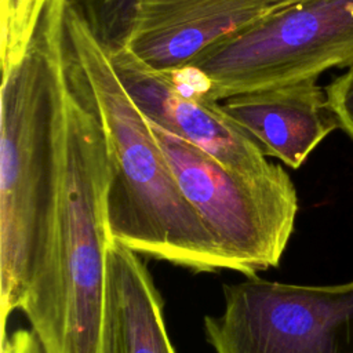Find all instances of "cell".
<instances>
[{
    "label": "cell",
    "mask_w": 353,
    "mask_h": 353,
    "mask_svg": "<svg viewBox=\"0 0 353 353\" xmlns=\"http://www.w3.org/2000/svg\"><path fill=\"white\" fill-rule=\"evenodd\" d=\"M54 92L52 199L21 310L46 353H119L109 277L108 143L65 12L48 11Z\"/></svg>",
    "instance_id": "6da1fadb"
},
{
    "label": "cell",
    "mask_w": 353,
    "mask_h": 353,
    "mask_svg": "<svg viewBox=\"0 0 353 353\" xmlns=\"http://www.w3.org/2000/svg\"><path fill=\"white\" fill-rule=\"evenodd\" d=\"M65 26L106 137L105 210L112 240L196 273L233 272L215 236L185 197L149 120L120 80L110 51L90 28L77 0H66Z\"/></svg>",
    "instance_id": "7a4b0ae2"
},
{
    "label": "cell",
    "mask_w": 353,
    "mask_h": 353,
    "mask_svg": "<svg viewBox=\"0 0 353 353\" xmlns=\"http://www.w3.org/2000/svg\"><path fill=\"white\" fill-rule=\"evenodd\" d=\"M54 92L43 19L23 57L1 70L0 313L6 330L29 284L54 186Z\"/></svg>",
    "instance_id": "3957f363"
},
{
    "label": "cell",
    "mask_w": 353,
    "mask_h": 353,
    "mask_svg": "<svg viewBox=\"0 0 353 353\" xmlns=\"http://www.w3.org/2000/svg\"><path fill=\"white\" fill-rule=\"evenodd\" d=\"M353 65V0H299L200 51L182 68L212 101Z\"/></svg>",
    "instance_id": "277c9868"
},
{
    "label": "cell",
    "mask_w": 353,
    "mask_h": 353,
    "mask_svg": "<svg viewBox=\"0 0 353 353\" xmlns=\"http://www.w3.org/2000/svg\"><path fill=\"white\" fill-rule=\"evenodd\" d=\"M149 124L179 188L233 272L251 277L277 268L298 214V194L288 172L280 165L265 176L236 174L197 146L150 120Z\"/></svg>",
    "instance_id": "5b68a950"
},
{
    "label": "cell",
    "mask_w": 353,
    "mask_h": 353,
    "mask_svg": "<svg viewBox=\"0 0 353 353\" xmlns=\"http://www.w3.org/2000/svg\"><path fill=\"white\" fill-rule=\"evenodd\" d=\"M110 59L128 94L150 121L236 174L265 176L280 167L269 161L259 143L221 110L218 101L207 98L182 69H154L124 46L110 51Z\"/></svg>",
    "instance_id": "8992f818"
},
{
    "label": "cell",
    "mask_w": 353,
    "mask_h": 353,
    "mask_svg": "<svg viewBox=\"0 0 353 353\" xmlns=\"http://www.w3.org/2000/svg\"><path fill=\"white\" fill-rule=\"evenodd\" d=\"M299 0H139L124 47L154 69H179L211 44Z\"/></svg>",
    "instance_id": "52a82bcc"
},
{
    "label": "cell",
    "mask_w": 353,
    "mask_h": 353,
    "mask_svg": "<svg viewBox=\"0 0 353 353\" xmlns=\"http://www.w3.org/2000/svg\"><path fill=\"white\" fill-rule=\"evenodd\" d=\"M219 102L221 110L254 138L265 154L299 168L339 123L317 79L247 91Z\"/></svg>",
    "instance_id": "ba28073f"
},
{
    "label": "cell",
    "mask_w": 353,
    "mask_h": 353,
    "mask_svg": "<svg viewBox=\"0 0 353 353\" xmlns=\"http://www.w3.org/2000/svg\"><path fill=\"white\" fill-rule=\"evenodd\" d=\"M109 277L119 353H175L164 321L163 299L139 254L112 240Z\"/></svg>",
    "instance_id": "9c48e42d"
},
{
    "label": "cell",
    "mask_w": 353,
    "mask_h": 353,
    "mask_svg": "<svg viewBox=\"0 0 353 353\" xmlns=\"http://www.w3.org/2000/svg\"><path fill=\"white\" fill-rule=\"evenodd\" d=\"M48 0H0L1 70L26 52Z\"/></svg>",
    "instance_id": "30bf717a"
},
{
    "label": "cell",
    "mask_w": 353,
    "mask_h": 353,
    "mask_svg": "<svg viewBox=\"0 0 353 353\" xmlns=\"http://www.w3.org/2000/svg\"><path fill=\"white\" fill-rule=\"evenodd\" d=\"M98 39L109 51L123 47L131 32L139 0H77Z\"/></svg>",
    "instance_id": "8fae6325"
},
{
    "label": "cell",
    "mask_w": 353,
    "mask_h": 353,
    "mask_svg": "<svg viewBox=\"0 0 353 353\" xmlns=\"http://www.w3.org/2000/svg\"><path fill=\"white\" fill-rule=\"evenodd\" d=\"M327 102L334 112L339 128L353 139V65L335 77L325 88Z\"/></svg>",
    "instance_id": "7c38bea8"
},
{
    "label": "cell",
    "mask_w": 353,
    "mask_h": 353,
    "mask_svg": "<svg viewBox=\"0 0 353 353\" xmlns=\"http://www.w3.org/2000/svg\"><path fill=\"white\" fill-rule=\"evenodd\" d=\"M1 353H46L37 335L29 328H18L11 336L1 331Z\"/></svg>",
    "instance_id": "4fadbf2b"
}]
</instances>
